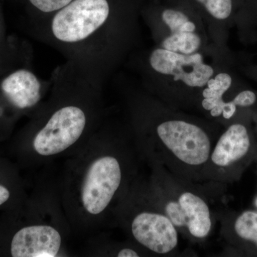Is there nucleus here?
Listing matches in <instances>:
<instances>
[{
  "label": "nucleus",
  "mask_w": 257,
  "mask_h": 257,
  "mask_svg": "<svg viewBox=\"0 0 257 257\" xmlns=\"http://www.w3.org/2000/svg\"><path fill=\"white\" fill-rule=\"evenodd\" d=\"M65 160L60 194L74 237L89 238L114 226L115 209L143 162L124 118L109 110L92 138Z\"/></svg>",
  "instance_id": "1"
},
{
  "label": "nucleus",
  "mask_w": 257,
  "mask_h": 257,
  "mask_svg": "<svg viewBox=\"0 0 257 257\" xmlns=\"http://www.w3.org/2000/svg\"><path fill=\"white\" fill-rule=\"evenodd\" d=\"M141 6L138 0H73L28 31L105 85L138 50Z\"/></svg>",
  "instance_id": "2"
},
{
  "label": "nucleus",
  "mask_w": 257,
  "mask_h": 257,
  "mask_svg": "<svg viewBox=\"0 0 257 257\" xmlns=\"http://www.w3.org/2000/svg\"><path fill=\"white\" fill-rule=\"evenodd\" d=\"M46 99L10 145L20 170L52 165L75 153L105 119L104 85L64 62L54 71Z\"/></svg>",
  "instance_id": "3"
},
{
  "label": "nucleus",
  "mask_w": 257,
  "mask_h": 257,
  "mask_svg": "<svg viewBox=\"0 0 257 257\" xmlns=\"http://www.w3.org/2000/svg\"><path fill=\"white\" fill-rule=\"evenodd\" d=\"M121 87L124 118L143 162L193 183L204 182L219 122L167 105L140 84Z\"/></svg>",
  "instance_id": "4"
},
{
  "label": "nucleus",
  "mask_w": 257,
  "mask_h": 257,
  "mask_svg": "<svg viewBox=\"0 0 257 257\" xmlns=\"http://www.w3.org/2000/svg\"><path fill=\"white\" fill-rule=\"evenodd\" d=\"M21 204L0 216V256H70L74 237L61 199L59 175L51 165Z\"/></svg>",
  "instance_id": "5"
},
{
  "label": "nucleus",
  "mask_w": 257,
  "mask_h": 257,
  "mask_svg": "<svg viewBox=\"0 0 257 257\" xmlns=\"http://www.w3.org/2000/svg\"><path fill=\"white\" fill-rule=\"evenodd\" d=\"M205 55H182L154 45L134 52L133 64L140 85L167 105L184 111L199 110L203 89L219 70V64L205 62ZM200 111V110H199Z\"/></svg>",
  "instance_id": "6"
},
{
  "label": "nucleus",
  "mask_w": 257,
  "mask_h": 257,
  "mask_svg": "<svg viewBox=\"0 0 257 257\" xmlns=\"http://www.w3.org/2000/svg\"><path fill=\"white\" fill-rule=\"evenodd\" d=\"M114 226H119L128 240L149 256H171L178 248V229L155 202L141 175L115 209Z\"/></svg>",
  "instance_id": "7"
},
{
  "label": "nucleus",
  "mask_w": 257,
  "mask_h": 257,
  "mask_svg": "<svg viewBox=\"0 0 257 257\" xmlns=\"http://www.w3.org/2000/svg\"><path fill=\"white\" fill-rule=\"evenodd\" d=\"M140 15L155 46L182 54H204L216 63L222 53L214 47L200 15L180 0H150Z\"/></svg>",
  "instance_id": "8"
},
{
  "label": "nucleus",
  "mask_w": 257,
  "mask_h": 257,
  "mask_svg": "<svg viewBox=\"0 0 257 257\" xmlns=\"http://www.w3.org/2000/svg\"><path fill=\"white\" fill-rule=\"evenodd\" d=\"M149 166L148 188L179 232L191 241L207 239L212 231L214 218L207 197L198 184L174 175L158 164Z\"/></svg>",
  "instance_id": "9"
},
{
  "label": "nucleus",
  "mask_w": 257,
  "mask_h": 257,
  "mask_svg": "<svg viewBox=\"0 0 257 257\" xmlns=\"http://www.w3.org/2000/svg\"><path fill=\"white\" fill-rule=\"evenodd\" d=\"M51 84V79L40 78L28 61L0 75V99L19 119L30 118L46 99Z\"/></svg>",
  "instance_id": "10"
},
{
  "label": "nucleus",
  "mask_w": 257,
  "mask_h": 257,
  "mask_svg": "<svg viewBox=\"0 0 257 257\" xmlns=\"http://www.w3.org/2000/svg\"><path fill=\"white\" fill-rule=\"evenodd\" d=\"M251 147L246 126L241 123L230 124L218 137L204 173V182L219 184L224 182L229 171L246 157Z\"/></svg>",
  "instance_id": "11"
},
{
  "label": "nucleus",
  "mask_w": 257,
  "mask_h": 257,
  "mask_svg": "<svg viewBox=\"0 0 257 257\" xmlns=\"http://www.w3.org/2000/svg\"><path fill=\"white\" fill-rule=\"evenodd\" d=\"M200 15L211 42L224 53L228 23L236 13V0H180Z\"/></svg>",
  "instance_id": "12"
},
{
  "label": "nucleus",
  "mask_w": 257,
  "mask_h": 257,
  "mask_svg": "<svg viewBox=\"0 0 257 257\" xmlns=\"http://www.w3.org/2000/svg\"><path fill=\"white\" fill-rule=\"evenodd\" d=\"M18 165L0 156V211L16 207L25 200L28 190Z\"/></svg>",
  "instance_id": "13"
},
{
  "label": "nucleus",
  "mask_w": 257,
  "mask_h": 257,
  "mask_svg": "<svg viewBox=\"0 0 257 257\" xmlns=\"http://www.w3.org/2000/svg\"><path fill=\"white\" fill-rule=\"evenodd\" d=\"M32 60L28 44L8 35L0 2V75L8 69Z\"/></svg>",
  "instance_id": "14"
},
{
  "label": "nucleus",
  "mask_w": 257,
  "mask_h": 257,
  "mask_svg": "<svg viewBox=\"0 0 257 257\" xmlns=\"http://www.w3.org/2000/svg\"><path fill=\"white\" fill-rule=\"evenodd\" d=\"M86 256L138 257L149 256L141 247L128 240L126 242H116L106 239L102 232L87 238Z\"/></svg>",
  "instance_id": "15"
},
{
  "label": "nucleus",
  "mask_w": 257,
  "mask_h": 257,
  "mask_svg": "<svg viewBox=\"0 0 257 257\" xmlns=\"http://www.w3.org/2000/svg\"><path fill=\"white\" fill-rule=\"evenodd\" d=\"M233 79L229 72L218 70L208 80L203 89L199 110L209 113L224 100V95L232 86Z\"/></svg>",
  "instance_id": "16"
},
{
  "label": "nucleus",
  "mask_w": 257,
  "mask_h": 257,
  "mask_svg": "<svg viewBox=\"0 0 257 257\" xmlns=\"http://www.w3.org/2000/svg\"><path fill=\"white\" fill-rule=\"evenodd\" d=\"M24 10L28 29L47 20L73 0H14Z\"/></svg>",
  "instance_id": "17"
},
{
  "label": "nucleus",
  "mask_w": 257,
  "mask_h": 257,
  "mask_svg": "<svg viewBox=\"0 0 257 257\" xmlns=\"http://www.w3.org/2000/svg\"><path fill=\"white\" fill-rule=\"evenodd\" d=\"M234 231L240 239L257 246V213L247 211L240 214L234 223Z\"/></svg>",
  "instance_id": "18"
},
{
  "label": "nucleus",
  "mask_w": 257,
  "mask_h": 257,
  "mask_svg": "<svg viewBox=\"0 0 257 257\" xmlns=\"http://www.w3.org/2000/svg\"><path fill=\"white\" fill-rule=\"evenodd\" d=\"M19 118L0 99V141L9 140Z\"/></svg>",
  "instance_id": "19"
},
{
  "label": "nucleus",
  "mask_w": 257,
  "mask_h": 257,
  "mask_svg": "<svg viewBox=\"0 0 257 257\" xmlns=\"http://www.w3.org/2000/svg\"><path fill=\"white\" fill-rule=\"evenodd\" d=\"M236 106L248 107L252 106L256 101V95L253 91L243 90L238 93L232 99Z\"/></svg>",
  "instance_id": "20"
},
{
  "label": "nucleus",
  "mask_w": 257,
  "mask_h": 257,
  "mask_svg": "<svg viewBox=\"0 0 257 257\" xmlns=\"http://www.w3.org/2000/svg\"><path fill=\"white\" fill-rule=\"evenodd\" d=\"M237 106L232 100L226 101L224 100L222 104V114L221 117L225 120H230L236 114Z\"/></svg>",
  "instance_id": "21"
},
{
  "label": "nucleus",
  "mask_w": 257,
  "mask_h": 257,
  "mask_svg": "<svg viewBox=\"0 0 257 257\" xmlns=\"http://www.w3.org/2000/svg\"><path fill=\"white\" fill-rule=\"evenodd\" d=\"M236 3H241L245 8L257 10V0H236Z\"/></svg>",
  "instance_id": "22"
},
{
  "label": "nucleus",
  "mask_w": 257,
  "mask_h": 257,
  "mask_svg": "<svg viewBox=\"0 0 257 257\" xmlns=\"http://www.w3.org/2000/svg\"><path fill=\"white\" fill-rule=\"evenodd\" d=\"M255 205H256V207H257V198L256 199V200H255Z\"/></svg>",
  "instance_id": "23"
}]
</instances>
